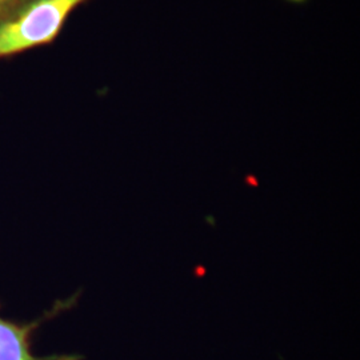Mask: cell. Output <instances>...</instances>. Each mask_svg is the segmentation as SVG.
Wrapping results in <instances>:
<instances>
[{
	"label": "cell",
	"mask_w": 360,
	"mask_h": 360,
	"mask_svg": "<svg viewBox=\"0 0 360 360\" xmlns=\"http://www.w3.org/2000/svg\"><path fill=\"white\" fill-rule=\"evenodd\" d=\"M86 0H32L13 19L0 25V58L52 43L67 18Z\"/></svg>",
	"instance_id": "cell-1"
},
{
	"label": "cell",
	"mask_w": 360,
	"mask_h": 360,
	"mask_svg": "<svg viewBox=\"0 0 360 360\" xmlns=\"http://www.w3.org/2000/svg\"><path fill=\"white\" fill-rule=\"evenodd\" d=\"M41 321L16 323L0 316V360H77V356L38 358L31 351V336Z\"/></svg>",
	"instance_id": "cell-2"
},
{
	"label": "cell",
	"mask_w": 360,
	"mask_h": 360,
	"mask_svg": "<svg viewBox=\"0 0 360 360\" xmlns=\"http://www.w3.org/2000/svg\"><path fill=\"white\" fill-rule=\"evenodd\" d=\"M32 0H0V25L13 19Z\"/></svg>",
	"instance_id": "cell-3"
},
{
	"label": "cell",
	"mask_w": 360,
	"mask_h": 360,
	"mask_svg": "<svg viewBox=\"0 0 360 360\" xmlns=\"http://www.w3.org/2000/svg\"><path fill=\"white\" fill-rule=\"evenodd\" d=\"M297 1H300V0H297Z\"/></svg>",
	"instance_id": "cell-4"
}]
</instances>
